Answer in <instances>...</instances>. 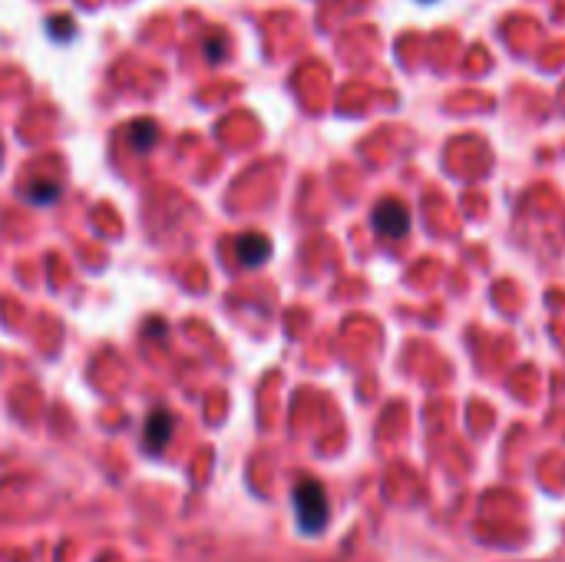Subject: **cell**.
Listing matches in <instances>:
<instances>
[{"label":"cell","instance_id":"1","mask_svg":"<svg viewBox=\"0 0 565 562\" xmlns=\"http://www.w3.org/2000/svg\"><path fill=\"white\" fill-rule=\"evenodd\" d=\"M291 500H295V516H298V529L308 536H318L324 526L331 520V506H328V493H324V486L318 480L304 477L295 493H291Z\"/></svg>","mask_w":565,"mask_h":562},{"label":"cell","instance_id":"2","mask_svg":"<svg viewBox=\"0 0 565 562\" xmlns=\"http://www.w3.org/2000/svg\"><path fill=\"white\" fill-rule=\"evenodd\" d=\"M371 222H374L377 235H384V239H390V242L404 239V235L410 232V212H407V205L397 202V199L377 202Z\"/></svg>","mask_w":565,"mask_h":562},{"label":"cell","instance_id":"3","mask_svg":"<svg viewBox=\"0 0 565 562\" xmlns=\"http://www.w3.org/2000/svg\"><path fill=\"white\" fill-rule=\"evenodd\" d=\"M172 434H176V417L169 414L166 407H156L146 417V430H143V443L149 453H162L169 447Z\"/></svg>","mask_w":565,"mask_h":562},{"label":"cell","instance_id":"4","mask_svg":"<svg viewBox=\"0 0 565 562\" xmlns=\"http://www.w3.org/2000/svg\"><path fill=\"white\" fill-rule=\"evenodd\" d=\"M235 255H238V262H242L245 268H258L262 262H268V255H271L268 235H258V232L238 235V239H235Z\"/></svg>","mask_w":565,"mask_h":562},{"label":"cell","instance_id":"5","mask_svg":"<svg viewBox=\"0 0 565 562\" xmlns=\"http://www.w3.org/2000/svg\"><path fill=\"white\" fill-rule=\"evenodd\" d=\"M156 126H152L149 120H139L133 123V129H129V146L136 149V153H149L152 143H156Z\"/></svg>","mask_w":565,"mask_h":562},{"label":"cell","instance_id":"6","mask_svg":"<svg viewBox=\"0 0 565 562\" xmlns=\"http://www.w3.org/2000/svg\"><path fill=\"white\" fill-rule=\"evenodd\" d=\"M24 192H27L30 202L47 205V202H53V199L60 196V186H57V182H50V179H37V182H30Z\"/></svg>","mask_w":565,"mask_h":562},{"label":"cell","instance_id":"7","mask_svg":"<svg viewBox=\"0 0 565 562\" xmlns=\"http://www.w3.org/2000/svg\"><path fill=\"white\" fill-rule=\"evenodd\" d=\"M205 53H209V60H222L225 57V37L219 34V37H209V40H205Z\"/></svg>","mask_w":565,"mask_h":562}]
</instances>
